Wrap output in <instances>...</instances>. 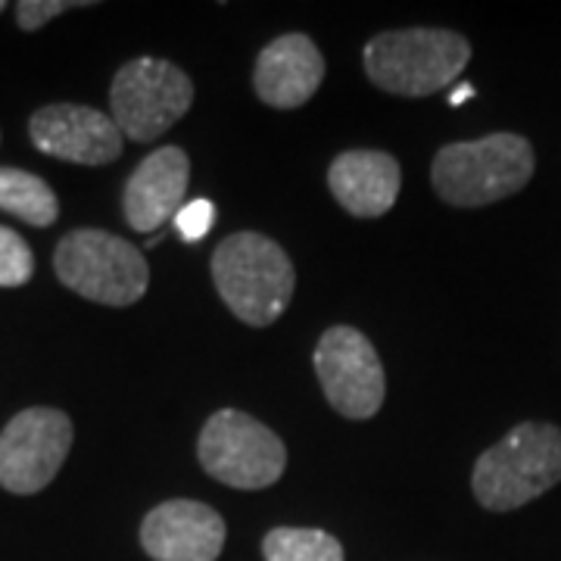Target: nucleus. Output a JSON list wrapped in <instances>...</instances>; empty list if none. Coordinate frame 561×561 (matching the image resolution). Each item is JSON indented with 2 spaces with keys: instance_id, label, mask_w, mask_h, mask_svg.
Returning a JSON list of instances; mask_svg holds the SVG:
<instances>
[{
  "instance_id": "nucleus-1",
  "label": "nucleus",
  "mask_w": 561,
  "mask_h": 561,
  "mask_svg": "<svg viewBox=\"0 0 561 561\" xmlns=\"http://www.w3.org/2000/svg\"><path fill=\"white\" fill-rule=\"evenodd\" d=\"M561 483V427L524 421L483 453L471 490L486 512H515Z\"/></svg>"
},
{
  "instance_id": "nucleus-2",
  "label": "nucleus",
  "mask_w": 561,
  "mask_h": 561,
  "mask_svg": "<svg viewBox=\"0 0 561 561\" xmlns=\"http://www.w3.org/2000/svg\"><path fill=\"white\" fill-rule=\"evenodd\" d=\"M534 147L522 135H486L478 140L446 144L434 157L431 181L449 206H486L518 194L534 179Z\"/></svg>"
},
{
  "instance_id": "nucleus-3",
  "label": "nucleus",
  "mask_w": 561,
  "mask_h": 561,
  "mask_svg": "<svg viewBox=\"0 0 561 561\" xmlns=\"http://www.w3.org/2000/svg\"><path fill=\"white\" fill-rule=\"evenodd\" d=\"M213 280L225 306L253 328H268L294 297V262L278 243L256 231L231 234L213 253Z\"/></svg>"
},
{
  "instance_id": "nucleus-4",
  "label": "nucleus",
  "mask_w": 561,
  "mask_h": 561,
  "mask_svg": "<svg viewBox=\"0 0 561 561\" xmlns=\"http://www.w3.org/2000/svg\"><path fill=\"white\" fill-rule=\"evenodd\" d=\"M471 62V44L446 28L381 32L365 44V72L387 94L427 98L449 88Z\"/></svg>"
},
{
  "instance_id": "nucleus-5",
  "label": "nucleus",
  "mask_w": 561,
  "mask_h": 561,
  "mask_svg": "<svg viewBox=\"0 0 561 561\" xmlns=\"http://www.w3.org/2000/svg\"><path fill=\"white\" fill-rule=\"evenodd\" d=\"M54 268L69 290L103 306H131L150 284V265L138 247L98 228L69 231L57 243Z\"/></svg>"
},
{
  "instance_id": "nucleus-6",
  "label": "nucleus",
  "mask_w": 561,
  "mask_h": 561,
  "mask_svg": "<svg viewBox=\"0 0 561 561\" xmlns=\"http://www.w3.org/2000/svg\"><path fill=\"white\" fill-rule=\"evenodd\" d=\"M197 459L209 478L234 490H265L287 468V446L247 412L221 409L203 424Z\"/></svg>"
},
{
  "instance_id": "nucleus-7",
  "label": "nucleus",
  "mask_w": 561,
  "mask_h": 561,
  "mask_svg": "<svg viewBox=\"0 0 561 561\" xmlns=\"http://www.w3.org/2000/svg\"><path fill=\"white\" fill-rule=\"evenodd\" d=\"M194 103V81L175 62L140 57L122 66L110 88V116L122 138L150 144L162 138Z\"/></svg>"
},
{
  "instance_id": "nucleus-8",
  "label": "nucleus",
  "mask_w": 561,
  "mask_h": 561,
  "mask_svg": "<svg viewBox=\"0 0 561 561\" xmlns=\"http://www.w3.org/2000/svg\"><path fill=\"white\" fill-rule=\"evenodd\" d=\"M72 449V421L60 409H25L0 431V486L35 496L60 474Z\"/></svg>"
},
{
  "instance_id": "nucleus-9",
  "label": "nucleus",
  "mask_w": 561,
  "mask_h": 561,
  "mask_svg": "<svg viewBox=\"0 0 561 561\" xmlns=\"http://www.w3.org/2000/svg\"><path fill=\"white\" fill-rule=\"evenodd\" d=\"M316 375L328 402L343 419L365 421L381 412L387 393L383 365L378 350L356 328L337 324L321 334L316 346Z\"/></svg>"
},
{
  "instance_id": "nucleus-10",
  "label": "nucleus",
  "mask_w": 561,
  "mask_h": 561,
  "mask_svg": "<svg viewBox=\"0 0 561 561\" xmlns=\"http://www.w3.org/2000/svg\"><path fill=\"white\" fill-rule=\"evenodd\" d=\"M41 153L79 165H106L122 157V131L110 113L79 103H50L28 119Z\"/></svg>"
},
{
  "instance_id": "nucleus-11",
  "label": "nucleus",
  "mask_w": 561,
  "mask_h": 561,
  "mask_svg": "<svg viewBox=\"0 0 561 561\" xmlns=\"http://www.w3.org/2000/svg\"><path fill=\"white\" fill-rule=\"evenodd\" d=\"M225 522L194 500H169L147 512L140 546L153 561H216L225 549Z\"/></svg>"
},
{
  "instance_id": "nucleus-12",
  "label": "nucleus",
  "mask_w": 561,
  "mask_h": 561,
  "mask_svg": "<svg viewBox=\"0 0 561 561\" xmlns=\"http://www.w3.org/2000/svg\"><path fill=\"white\" fill-rule=\"evenodd\" d=\"M187 184H191L187 153L175 144L153 150L147 160H140L131 179L125 181V194H122L125 221L140 234L157 231L184 206Z\"/></svg>"
},
{
  "instance_id": "nucleus-13",
  "label": "nucleus",
  "mask_w": 561,
  "mask_h": 561,
  "mask_svg": "<svg viewBox=\"0 0 561 561\" xmlns=\"http://www.w3.org/2000/svg\"><path fill=\"white\" fill-rule=\"evenodd\" d=\"M324 60L306 35H280L265 44L253 69V88L275 110H297L321 88Z\"/></svg>"
},
{
  "instance_id": "nucleus-14",
  "label": "nucleus",
  "mask_w": 561,
  "mask_h": 561,
  "mask_svg": "<svg viewBox=\"0 0 561 561\" xmlns=\"http://www.w3.org/2000/svg\"><path fill=\"white\" fill-rule=\"evenodd\" d=\"M400 162L383 150H346L328 169V187L346 213L381 219L400 197Z\"/></svg>"
},
{
  "instance_id": "nucleus-15",
  "label": "nucleus",
  "mask_w": 561,
  "mask_h": 561,
  "mask_svg": "<svg viewBox=\"0 0 561 561\" xmlns=\"http://www.w3.org/2000/svg\"><path fill=\"white\" fill-rule=\"evenodd\" d=\"M0 209L25 225L50 228L60 216V201L50 184L25 169L0 165Z\"/></svg>"
},
{
  "instance_id": "nucleus-16",
  "label": "nucleus",
  "mask_w": 561,
  "mask_h": 561,
  "mask_svg": "<svg viewBox=\"0 0 561 561\" xmlns=\"http://www.w3.org/2000/svg\"><path fill=\"white\" fill-rule=\"evenodd\" d=\"M265 561H343V546L324 530L275 527L262 540Z\"/></svg>"
},
{
  "instance_id": "nucleus-17",
  "label": "nucleus",
  "mask_w": 561,
  "mask_h": 561,
  "mask_svg": "<svg viewBox=\"0 0 561 561\" xmlns=\"http://www.w3.org/2000/svg\"><path fill=\"white\" fill-rule=\"evenodd\" d=\"M35 275L32 247L13 228L0 225V287H22Z\"/></svg>"
},
{
  "instance_id": "nucleus-18",
  "label": "nucleus",
  "mask_w": 561,
  "mask_h": 561,
  "mask_svg": "<svg viewBox=\"0 0 561 561\" xmlns=\"http://www.w3.org/2000/svg\"><path fill=\"white\" fill-rule=\"evenodd\" d=\"M216 225V206L209 201H191L181 206L175 213V231L181 234V241L197 243L203 241Z\"/></svg>"
},
{
  "instance_id": "nucleus-19",
  "label": "nucleus",
  "mask_w": 561,
  "mask_h": 561,
  "mask_svg": "<svg viewBox=\"0 0 561 561\" xmlns=\"http://www.w3.org/2000/svg\"><path fill=\"white\" fill-rule=\"evenodd\" d=\"M76 7H91V3H72V0H22L16 3V22L25 32H38L41 25L57 20L62 13L76 10Z\"/></svg>"
},
{
  "instance_id": "nucleus-20",
  "label": "nucleus",
  "mask_w": 561,
  "mask_h": 561,
  "mask_svg": "<svg viewBox=\"0 0 561 561\" xmlns=\"http://www.w3.org/2000/svg\"><path fill=\"white\" fill-rule=\"evenodd\" d=\"M474 98V84H456V91L449 94V106H461L465 101Z\"/></svg>"
},
{
  "instance_id": "nucleus-21",
  "label": "nucleus",
  "mask_w": 561,
  "mask_h": 561,
  "mask_svg": "<svg viewBox=\"0 0 561 561\" xmlns=\"http://www.w3.org/2000/svg\"><path fill=\"white\" fill-rule=\"evenodd\" d=\"M3 10H7V3H3V0H0V13H3Z\"/></svg>"
}]
</instances>
